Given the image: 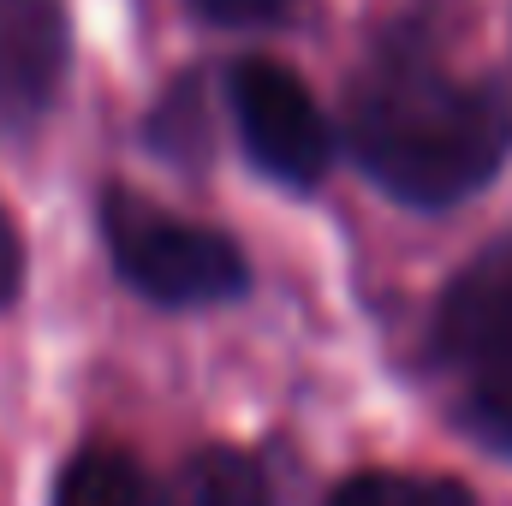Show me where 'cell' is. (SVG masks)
<instances>
[{"mask_svg":"<svg viewBox=\"0 0 512 506\" xmlns=\"http://www.w3.org/2000/svg\"><path fill=\"white\" fill-rule=\"evenodd\" d=\"M328 506H477L459 483L441 477H393V471H364L352 483H340V495Z\"/></svg>","mask_w":512,"mask_h":506,"instance_id":"obj_8","label":"cell"},{"mask_svg":"<svg viewBox=\"0 0 512 506\" xmlns=\"http://www.w3.org/2000/svg\"><path fill=\"white\" fill-rule=\"evenodd\" d=\"M346 149L393 203L453 209L512 155V102L393 36L346 90Z\"/></svg>","mask_w":512,"mask_h":506,"instance_id":"obj_1","label":"cell"},{"mask_svg":"<svg viewBox=\"0 0 512 506\" xmlns=\"http://www.w3.org/2000/svg\"><path fill=\"white\" fill-rule=\"evenodd\" d=\"M435 358L465 387V423L512 459V233L471 256L435 304Z\"/></svg>","mask_w":512,"mask_h":506,"instance_id":"obj_2","label":"cell"},{"mask_svg":"<svg viewBox=\"0 0 512 506\" xmlns=\"http://www.w3.org/2000/svg\"><path fill=\"white\" fill-rule=\"evenodd\" d=\"M54 506H155V489L143 477V465L120 453V447H84L60 483H54Z\"/></svg>","mask_w":512,"mask_h":506,"instance_id":"obj_6","label":"cell"},{"mask_svg":"<svg viewBox=\"0 0 512 506\" xmlns=\"http://www.w3.org/2000/svg\"><path fill=\"white\" fill-rule=\"evenodd\" d=\"M18 286H24V239H18V221L0 203V310L18 298Z\"/></svg>","mask_w":512,"mask_h":506,"instance_id":"obj_10","label":"cell"},{"mask_svg":"<svg viewBox=\"0 0 512 506\" xmlns=\"http://www.w3.org/2000/svg\"><path fill=\"white\" fill-rule=\"evenodd\" d=\"M173 506H268V489H262V471L251 453L209 447L179 471Z\"/></svg>","mask_w":512,"mask_h":506,"instance_id":"obj_7","label":"cell"},{"mask_svg":"<svg viewBox=\"0 0 512 506\" xmlns=\"http://www.w3.org/2000/svg\"><path fill=\"white\" fill-rule=\"evenodd\" d=\"M197 18L227 24V30H256V24H280L292 12V0H191Z\"/></svg>","mask_w":512,"mask_h":506,"instance_id":"obj_9","label":"cell"},{"mask_svg":"<svg viewBox=\"0 0 512 506\" xmlns=\"http://www.w3.org/2000/svg\"><path fill=\"white\" fill-rule=\"evenodd\" d=\"M227 108H233V126L239 143L256 167L274 179V185H292V191H310L328 161H334V126L322 114V102L310 96V84L280 66V60H239L227 72Z\"/></svg>","mask_w":512,"mask_h":506,"instance_id":"obj_4","label":"cell"},{"mask_svg":"<svg viewBox=\"0 0 512 506\" xmlns=\"http://www.w3.org/2000/svg\"><path fill=\"white\" fill-rule=\"evenodd\" d=\"M102 239H108L120 280L131 292H143L149 304H167V310L227 304L251 286L245 251L227 233L197 227V221L137 197L126 185L102 191Z\"/></svg>","mask_w":512,"mask_h":506,"instance_id":"obj_3","label":"cell"},{"mask_svg":"<svg viewBox=\"0 0 512 506\" xmlns=\"http://www.w3.org/2000/svg\"><path fill=\"white\" fill-rule=\"evenodd\" d=\"M66 30L54 6L0 12V126H30L60 84Z\"/></svg>","mask_w":512,"mask_h":506,"instance_id":"obj_5","label":"cell"}]
</instances>
